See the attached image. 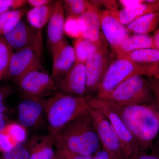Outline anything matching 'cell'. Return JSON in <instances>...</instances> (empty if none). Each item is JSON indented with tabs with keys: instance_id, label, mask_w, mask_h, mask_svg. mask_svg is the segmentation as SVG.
<instances>
[{
	"instance_id": "83f0119b",
	"label": "cell",
	"mask_w": 159,
	"mask_h": 159,
	"mask_svg": "<svg viewBox=\"0 0 159 159\" xmlns=\"http://www.w3.org/2000/svg\"><path fill=\"white\" fill-rule=\"evenodd\" d=\"M64 31L65 34L75 39L82 37V25L80 17L66 18Z\"/></svg>"
},
{
	"instance_id": "d590c367",
	"label": "cell",
	"mask_w": 159,
	"mask_h": 159,
	"mask_svg": "<svg viewBox=\"0 0 159 159\" xmlns=\"http://www.w3.org/2000/svg\"><path fill=\"white\" fill-rule=\"evenodd\" d=\"M152 90L153 92L156 102L159 106V78H148Z\"/></svg>"
},
{
	"instance_id": "ee69618b",
	"label": "cell",
	"mask_w": 159,
	"mask_h": 159,
	"mask_svg": "<svg viewBox=\"0 0 159 159\" xmlns=\"http://www.w3.org/2000/svg\"><path fill=\"white\" fill-rule=\"evenodd\" d=\"M51 159H64L63 158L61 157L55 151V153L54 154V156Z\"/></svg>"
},
{
	"instance_id": "3957f363",
	"label": "cell",
	"mask_w": 159,
	"mask_h": 159,
	"mask_svg": "<svg viewBox=\"0 0 159 159\" xmlns=\"http://www.w3.org/2000/svg\"><path fill=\"white\" fill-rule=\"evenodd\" d=\"M89 97H74L58 91L47 99L45 113L49 134H54L66 124L88 110Z\"/></svg>"
},
{
	"instance_id": "4316f807",
	"label": "cell",
	"mask_w": 159,
	"mask_h": 159,
	"mask_svg": "<svg viewBox=\"0 0 159 159\" xmlns=\"http://www.w3.org/2000/svg\"><path fill=\"white\" fill-rule=\"evenodd\" d=\"M13 49L2 36H0V77L8 75L9 63Z\"/></svg>"
},
{
	"instance_id": "d4e9b609",
	"label": "cell",
	"mask_w": 159,
	"mask_h": 159,
	"mask_svg": "<svg viewBox=\"0 0 159 159\" xmlns=\"http://www.w3.org/2000/svg\"><path fill=\"white\" fill-rule=\"evenodd\" d=\"M25 9H20L0 14V36L9 31L25 14Z\"/></svg>"
},
{
	"instance_id": "f546056e",
	"label": "cell",
	"mask_w": 159,
	"mask_h": 159,
	"mask_svg": "<svg viewBox=\"0 0 159 159\" xmlns=\"http://www.w3.org/2000/svg\"><path fill=\"white\" fill-rule=\"evenodd\" d=\"M0 159H30L25 145L19 144L7 151H0Z\"/></svg>"
},
{
	"instance_id": "b9f144b4",
	"label": "cell",
	"mask_w": 159,
	"mask_h": 159,
	"mask_svg": "<svg viewBox=\"0 0 159 159\" xmlns=\"http://www.w3.org/2000/svg\"><path fill=\"white\" fill-rule=\"evenodd\" d=\"M6 111L7 107L4 104V102H0V119H6Z\"/></svg>"
},
{
	"instance_id": "8992f818",
	"label": "cell",
	"mask_w": 159,
	"mask_h": 159,
	"mask_svg": "<svg viewBox=\"0 0 159 159\" xmlns=\"http://www.w3.org/2000/svg\"><path fill=\"white\" fill-rule=\"evenodd\" d=\"M43 41L16 51L12 54L8 75L18 84L26 75L43 68Z\"/></svg>"
},
{
	"instance_id": "6da1fadb",
	"label": "cell",
	"mask_w": 159,
	"mask_h": 159,
	"mask_svg": "<svg viewBox=\"0 0 159 159\" xmlns=\"http://www.w3.org/2000/svg\"><path fill=\"white\" fill-rule=\"evenodd\" d=\"M107 101L119 114L140 151L148 152L151 150L159 132V106L157 102L121 105Z\"/></svg>"
},
{
	"instance_id": "f35d334b",
	"label": "cell",
	"mask_w": 159,
	"mask_h": 159,
	"mask_svg": "<svg viewBox=\"0 0 159 159\" xmlns=\"http://www.w3.org/2000/svg\"><path fill=\"white\" fill-rule=\"evenodd\" d=\"M11 88L8 86L3 87L0 88V102H4L11 94Z\"/></svg>"
},
{
	"instance_id": "60d3db41",
	"label": "cell",
	"mask_w": 159,
	"mask_h": 159,
	"mask_svg": "<svg viewBox=\"0 0 159 159\" xmlns=\"http://www.w3.org/2000/svg\"><path fill=\"white\" fill-rule=\"evenodd\" d=\"M152 36H153L154 48H156L159 50V28L154 32V34Z\"/></svg>"
},
{
	"instance_id": "7402d4cb",
	"label": "cell",
	"mask_w": 159,
	"mask_h": 159,
	"mask_svg": "<svg viewBox=\"0 0 159 159\" xmlns=\"http://www.w3.org/2000/svg\"><path fill=\"white\" fill-rule=\"evenodd\" d=\"M55 1L47 5L32 8L27 12V19L32 28L38 30L42 29L48 23L54 8Z\"/></svg>"
},
{
	"instance_id": "ba28073f",
	"label": "cell",
	"mask_w": 159,
	"mask_h": 159,
	"mask_svg": "<svg viewBox=\"0 0 159 159\" xmlns=\"http://www.w3.org/2000/svg\"><path fill=\"white\" fill-rule=\"evenodd\" d=\"M25 98H44L57 91V84L42 69L30 72L17 84Z\"/></svg>"
},
{
	"instance_id": "8fae6325",
	"label": "cell",
	"mask_w": 159,
	"mask_h": 159,
	"mask_svg": "<svg viewBox=\"0 0 159 159\" xmlns=\"http://www.w3.org/2000/svg\"><path fill=\"white\" fill-rule=\"evenodd\" d=\"M2 36L11 48L16 51L43 41L42 30L34 29L22 19Z\"/></svg>"
},
{
	"instance_id": "8d00e7d4",
	"label": "cell",
	"mask_w": 159,
	"mask_h": 159,
	"mask_svg": "<svg viewBox=\"0 0 159 159\" xmlns=\"http://www.w3.org/2000/svg\"><path fill=\"white\" fill-rule=\"evenodd\" d=\"M145 0H120L118 1L122 9H128L144 2Z\"/></svg>"
},
{
	"instance_id": "d6a6232c",
	"label": "cell",
	"mask_w": 159,
	"mask_h": 159,
	"mask_svg": "<svg viewBox=\"0 0 159 159\" xmlns=\"http://www.w3.org/2000/svg\"><path fill=\"white\" fill-rule=\"evenodd\" d=\"M56 152L64 159H93V156H85L56 147Z\"/></svg>"
},
{
	"instance_id": "4fadbf2b",
	"label": "cell",
	"mask_w": 159,
	"mask_h": 159,
	"mask_svg": "<svg viewBox=\"0 0 159 159\" xmlns=\"http://www.w3.org/2000/svg\"><path fill=\"white\" fill-rule=\"evenodd\" d=\"M100 22L103 34L114 52L130 35V31L127 26L120 22L111 11H101Z\"/></svg>"
},
{
	"instance_id": "d6986e66",
	"label": "cell",
	"mask_w": 159,
	"mask_h": 159,
	"mask_svg": "<svg viewBox=\"0 0 159 159\" xmlns=\"http://www.w3.org/2000/svg\"><path fill=\"white\" fill-rule=\"evenodd\" d=\"M157 11H159V0L154 3H146L145 1L132 8L111 11L120 22L127 26L140 16Z\"/></svg>"
},
{
	"instance_id": "cb8c5ba5",
	"label": "cell",
	"mask_w": 159,
	"mask_h": 159,
	"mask_svg": "<svg viewBox=\"0 0 159 159\" xmlns=\"http://www.w3.org/2000/svg\"><path fill=\"white\" fill-rule=\"evenodd\" d=\"M119 58H124L135 63L159 62V50L156 48L142 49L125 54Z\"/></svg>"
},
{
	"instance_id": "52a82bcc",
	"label": "cell",
	"mask_w": 159,
	"mask_h": 159,
	"mask_svg": "<svg viewBox=\"0 0 159 159\" xmlns=\"http://www.w3.org/2000/svg\"><path fill=\"white\" fill-rule=\"evenodd\" d=\"M89 111L102 148L116 159H128L120 140L107 118L99 111L89 106Z\"/></svg>"
},
{
	"instance_id": "7bdbcfd3",
	"label": "cell",
	"mask_w": 159,
	"mask_h": 159,
	"mask_svg": "<svg viewBox=\"0 0 159 159\" xmlns=\"http://www.w3.org/2000/svg\"><path fill=\"white\" fill-rule=\"evenodd\" d=\"M9 123L6 119H0V132L2 131Z\"/></svg>"
},
{
	"instance_id": "44dd1931",
	"label": "cell",
	"mask_w": 159,
	"mask_h": 159,
	"mask_svg": "<svg viewBox=\"0 0 159 159\" xmlns=\"http://www.w3.org/2000/svg\"><path fill=\"white\" fill-rule=\"evenodd\" d=\"M159 25V11L140 16L127 26L129 31L134 34H149L154 32Z\"/></svg>"
},
{
	"instance_id": "484cf974",
	"label": "cell",
	"mask_w": 159,
	"mask_h": 159,
	"mask_svg": "<svg viewBox=\"0 0 159 159\" xmlns=\"http://www.w3.org/2000/svg\"><path fill=\"white\" fill-rule=\"evenodd\" d=\"M63 2L66 18L80 17L89 9L91 5L90 1L86 0H64Z\"/></svg>"
},
{
	"instance_id": "4dcf8cb0",
	"label": "cell",
	"mask_w": 159,
	"mask_h": 159,
	"mask_svg": "<svg viewBox=\"0 0 159 159\" xmlns=\"http://www.w3.org/2000/svg\"><path fill=\"white\" fill-rule=\"evenodd\" d=\"M27 3L25 0H0V14L20 9Z\"/></svg>"
},
{
	"instance_id": "30bf717a",
	"label": "cell",
	"mask_w": 159,
	"mask_h": 159,
	"mask_svg": "<svg viewBox=\"0 0 159 159\" xmlns=\"http://www.w3.org/2000/svg\"><path fill=\"white\" fill-rule=\"evenodd\" d=\"M136 75H140L135 63L125 58L117 57L108 67L97 95L110 93L122 82Z\"/></svg>"
},
{
	"instance_id": "277c9868",
	"label": "cell",
	"mask_w": 159,
	"mask_h": 159,
	"mask_svg": "<svg viewBox=\"0 0 159 159\" xmlns=\"http://www.w3.org/2000/svg\"><path fill=\"white\" fill-rule=\"evenodd\" d=\"M95 96L121 105L151 104L156 102L148 79L142 75L129 78L110 93Z\"/></svg>"
},
{
	"instance_id": "9a60e30c",
	"label": "cell",
	"mask_w": 159,
	"mask_h": 159,
	"mask_svg": "<svg viewBox=\"0 0 159 159\" xmlns=\"http://www.w3.org/2000/svg\"><path fill=\"white\" fill-rule=\"evenodd\" d=\"M52 54L53 61L51 76L57 84L74 65L76 57L73 46L66 38Z\"/></svg>"
},
{
	"instance_id": "9c48e42d",
	"label": "cell",
	"mask_w": 159,
	"mask_h": 159,
	"mask_svg": "<svg viewBox=\"0 0 159 159\" xmlns=\"http://www.w3.org/2000/svg\"><path fill=\"white\" fill-rule=\"evenodd\" d=\"M112 54L107 47L102 46L89 57L85 63L86 96L92 97L98 88L111 63Z\"/></svg>"
},
{
	"instance_id": "e575fe53",
	"label": "cell",
	"mask_w": 159,
	"mask_h": 159,
	"mask_svg": "<svg viewBox=\"0 0 159 159\" xmlns=\"http://www.w3.org/2000/svg\"><path fill=\"white\" fill-rule=\"evenodd\" d=\"M92 3L98 6L99 8L102 6L107 9V11H114L118 10L119 6L118 1H91Z\"/></svg>"
},
{
	"instance_id": "5bb4252c",
	"label": "cell",
	"mask_w": 159,
	"mask_h": 159,
	"mask_svg": "<svg viewBox=\"0 0 159 159\" xmlns=\"http://www.w3.org/2000/svg\"><path fill=\"white\" fill-rule=\"evenodd\" d=\"M46 101L44 98H25L18 107L19 123L26 129L38 125L45 113Z\"/></svg>"
},
{
	"instance_id": "74e56055",
	"label": "cell",
	"mask_w": 159,
	"mask_h": 159,
	"mask_svg": "<svg viewBox=\"0 0 159 159\" xmlns=\"http://www.w3.org/2000/svg\"><path fill=\"white\" fill-rule=\"evenodd\" d=\"M93 159H116L110 152L102 147L93 155Z\"/></svg>"
},
{
	"instance_id": "ffe728a7",
	"label": "cell",
	"mask_w": 159,
	"mask_h": 159,
	"mask_svg": "<svg viewBox=\"0 0 159 159\" xmlns=\"http://www.w3.org/2000/svg\"><path fill=\"white\" fill-rule=\"evenodd\" d=\"M154 48L153 36L149 34H134L129 35L114 53L117 57L142 49Z\"/></svg>"
},
{
	"instance_id": "f6af8a7d",
	"label": "cell",
	"mask_w": 159,
	"mask_h": 159,
	"mask_svg": "<svg viewBox=\"0 0 159 159\" xmlns=\"http://www.w3.org/2000/svg\"><path fill=\"white\" fill-rule=\"evenodd\" d=\"M0 78H1V77H0Z\"/></svg>"
},
{
	"instance_id": "ab89813d",
	"label": "cell",
	"mask_w": 159,
	"mask_h": 159,
	"mask_svg": "<svg viewBox=\"0 0 159 159\" xmlns=\"http://www.w3.org/2000/svg\"><path fill=\"white\" fill-rule=\"evenodd\" d=\"M53 1L50 0H28L27 3L33 8L47 5Z\"/></svg>"
},
{
	"instance_id": "f1b7e54d",
	"label": "cell",
	"mask_w": 159,
	"mask_h": 159,
	"mask_svg": "<svg viewBox=\"0 0 159 159\" xmlns=\"http://www.w3.org/2000/svg\"><path fill=\"white\" fill-rule=\"evenodd\" d=\"M9 135L18 145L22 144L27 137L26 128L16 122H9L3 129Z\"/></svg>"
},
{
	"instance_id": "603a6c76",
	"label": "cell",
	"mask_w": 159,
	"mask_h": 159,
	"mask_svg": "<svg viewBox=\"0 0 159 159\" xmlns=\"http://www.w3.org/2000/svg\"><path fill=\"white\" fill-rule=\"evenodd\" d=\"M73 48L76 57L75 62L85 64L91 55L100 48L88 40L81 37L74 40Z\"/></svg>"
},
{
	"instance_id": "7a4b0ae2",
	"label": "cell",
	"mask_w": 159,
	"mask_h": 159,
	"mask_svg": "<svg viewBox=\"0 0 159 159\" xmlns=\"http://www.w3.org/2000/svg\"><path fill=\"white\" fill-rule=\"evenodd\" d=\"M51 136L55 147L83 155L93 156L102 147L89 108Z\"/></svg>"
},
{
	"instance_id": "836d02e7",
	"label": "cell",
	"mask_w": 159,
	"mask_h": 159,
	"mask_svg": "<svg viewBox=\"0 0 159 159\" xmlns=\"http://www.w3.org/2000/svg\"><path fill=\"white\" fill-rule=\"evenodd\" d=\"M150 153L139 151L129 159H159V147H154Z\"/></svg>"
},
{
	"instance_id": "ac0fdd59",
	"label": "cell",
	"mask_w": 159,
	"mask_h": 159,
	"mask_svg": "<svg viewBox=\"0 0 159 159\" xmlns=\"http://www.w3.org/2000/svg\"><path fill=\"white\" fill-rule=\"evenodd\" d=\"M25 145L30 159H51L55 153L54 140L50 134L33 136Z\"/></svg>"
},
{
	"instance_id": "1f68e13d",
	"label": "cell",
	"mask_w": 159,
	"mask_h": 159,
	"mask_svg": "<svg viewBox=\"0 0 159 159\" xmlns=\"http://www.w3.org/2000/svg\"><path fill=\"white\" fill-rule=\"evenodd\" d=\"M18 145L4 130L0 132V151H7Z\"/></svg>"
},
{
	"instance_id": "e0dca14e",
	"label": "cell",
	"mask_w": 159,
	"mask_h": 159,
	"mask_svg": "<svg viewBox=\"0 0 159 159\" xmlns=\"http://www.w3.org/2000/svg\"><path fill=\"white\" fill-rule=\"evenodd\" d=\"M90 2L89 9L80 16L82 25V37L100 48L104 45L100 33L101 11L98 6Z\"/></svg>"
},
{
	"instance_id": "2e32d148",
	"label": "cell",
	"mask_w": 159,
	"mask_h": 159,
	"mask_svg": "<svg viewBox=\"0 0 159 159\" xmlns=\"http://www.w3.org/2000/svg\"><path fill=\"white\" fill-rule=\"evenodd\" d=\"M65 21L63 1H55L54 11L47 28V44L52 54L65 38Z\"/></svg>"
},
{
	"instance_id": "5b68a950",
	"label": "cell",
	"mask_w": 159,
	"mask_h": 159,
	"mask_svg": "<svg viewBox=\"0 0 159 159\" xmlns=\"http://www.w3.org/2000/svg\"><path fill=\"white\" fill-rule=\"evenodd\" d=\"M88 104L90 107L99 111L108 119L120 140L128 159L134 154L141 151L135 140L119 114L107 100L92 96L89 97Z\"/></svg>"
},
{
	"instance_id": "7c38bea8",
	"label": "cell",
	"mask_w": 159,
	"mask_h": 159,
	"mask_svg": "<svg viewBox=\"0 0 159 159\" xmlns=\"http://www.w3.org/2000/svg\"><path fill=\"white\" fill-rule=\"evenodd\" d=\"M57 85V91L63 93L74 97H85V64L75 62Z\"/></svg>"
}]
</instances>
